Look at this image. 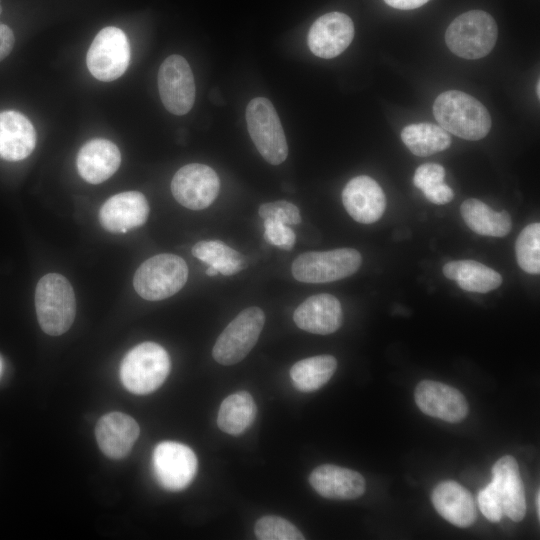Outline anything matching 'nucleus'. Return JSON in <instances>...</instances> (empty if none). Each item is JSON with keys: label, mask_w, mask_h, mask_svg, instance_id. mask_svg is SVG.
Returning <instances> with one entry per match:
<instances>
[{"label": "nucleus", "mask_w": 540, "mask_h": 540, "mask_svg": "<svg viewBox=\"0 0 540 540\" xmlns=\"http://www.w3.org/2000/svg\"><path fill=\"white\" fill-rule=\"evenodd\" d=\"M385 3L393 8L401 10H411L421 7L429 0H384Z\"/></svg>", "instance_id": "38"}, {"label": "nucleus", "mask_w": 540, "mask_h": 540, "mask_svg": "<svg viewBox=\"0 0 540 540\" xmlns=\"http://www.w3.org/2000/svg\"><path fill=\"white\" fill-rule=\"evenodd\" d=\"M2 370H3V361H2V358L0 356V375L2 373Z\"/></svg>", "instance_id": "42"}, {"label": "nucleus", "mask_w": 540, "mask_h": 540, "mask_svg": "<svg viewBox=\"0 0 540 540\" xmlns=\"http://www.w3.org/2000/svg\"><path fill=\"white\" fill-rule=\"evenodd\" d=\"M188 279V266L178 255L163 253L144 261L136 270L133 286L145 300L158 301L176 294Z\"/></svg>", "instance_id": "5"}, {"label": "nucleus", "mask_w": 540, "mask_h": 540, "mask_svg": "<svg viewBox=\"0 0 540 540\" xmlns=\"http://www.w3.org/2000/svg\"><path fill=\"white\" fill-rule=\"evenodd\" d=\"M256 416V404L246 391H239L226 397L220 405L217 425L223 432L238 436L245 432Z\"/></svg>", "instance_id": "26"}, {"label": "nucleus", "mask_w": 540, "mask_h": 540, "mask_svg": "<svg viewBox=\"0 0 540 540\" xmlns=\"http://www.w3.org/2000/svg\"><path fill=\"white\" fill-rule=\"evenodd\" d=\"M436 511L448 522L465 528L477 517L471 493L455 481H443L436 485L431 495Z\"/></svg>", "instance_id": "23"}, {"label": "nucleus", "mask_w": 540, "mask_h": 540, "mask_svg": "<svg viewBox=\"0 0 540 540\" xmlns=\"http://www.w3.org/2000/svg\"><path fill=\"white\" fill-rule=\"evenodd\" d=\"M354 24L341 12H329L312 24L307 37L311 52L324 59L340 55L352 42Z\"/></svg>", "instance_id": "13"}, {"label": "nucleus", "mask_w": 540, "mask_h": 540, "mask_svg": "<svg viewBox=\"0 0 540 540\" xmlns=\"http://www.w3.org/2000/svg\"><path fill=\"white\" fill-rule=\"evenodd\" d=\"M265 323L259 307L242 310L217 338L212 356L221 365H233L243 360L258 341Z\"/></svg>", "instance_id": "8"}, {"label": "nucleus", "mask_w": 540, "mask_h": 540, "mask_svg": "<svg viewBox=\"0 0 540 540\" xmlns=\"http://www.w3.org/2000/svg\"><path fill=\"white\" fill-rule=\"evenodd\" d=\"M519 267L529 274L540 273V224L531 223L519 234L515 242Z\"/></svg>", "instance_id": "30"}, {"label": "nucleus", "mask_w": 540, "mask_h": 540, "mask_svg": "<svg viewBox=\"0 0 540 540\" xmlns=\"http://www.w3.org/2000/svg\"><path fill=\"white\" fill-rule=\"evenodd\" d=\"M138 423L129 415L111 412L101 417L95 427L100 450L111 459L126 457L139 437Z\"/></svg>", "instance_id": "18"}, {"label": "nucleus", "mask_w": 540, "mask_h": 540, "mask_svg": "<svg viewBox=\"0 0 540 540\" xmlns=\"http://www.w3.org/2000/svg\"><path fill=\"white\" fill-rule=\"evenodd\" d=\"M362 263L353 248L311 251L300 254L292 263V275L303 283H328L354 274Z\"/></svg>", "instance_id": "7"}, {"label": "nucleus", "mask_w": 540, "mask_h": 540, "mask_svg": "<svg viewBox=\"0 0 540 540\" xmlns=\"http://www.w3.org/2000/svg\"><path fill=\"white\" fill-rule=\"evenodd\" d=\"M414 396L423 413L446 422H460L468 413L464 395L456 388L438 381H420Z\"/></svg>", "instance_id": "14"}, {"label": "nucleus", "mask_w": 540, "mask_h": 540, "mask_svg": "<svg viewBox=\"0 0 540 540\" xmlns=\"http://www.w3.org/2000/svg\"><path fill=\"white\" fill-rule=\"evenodd\" d=\"M478 505L481 513L491 522H499L504 515L500 496L492 482L479 491Z\"/></svg>", "instance_id": "34"}, {"label": "nucleus", "mask_w": 540, "mask_h": 540, "mask_svg": "<svg viewBox=\"0 0 540 540\" xmlns=\"http://www.w3.org/2000/svg\"><path fill=\"white\" fill-rule=\"evenodd\" d=\"M293 320L304 331L328 335L337 331L342 325V307L339 300L331 294H315L296 308Z\"/></svg>", "instance_id": "17"}, {"label": "nucleus", "mask_w": 540, "mask_h": 540, "mask_svg": "<svg viewBox=\"0 0 540 540\" xmlns=\"http://www.w3.org/2000/svg\"><path fill=\"white\" fill-rule=\"evenodd\" d=\"M36 146V131L23 114L14 110L0 112V158L20 161Z\"/></svg>", "instance_id": "22"}, {"label": "nucleus", "mask_w": 540, "mask_h": 540, "mask_svg": "<svg viewBox=\"0 0 540 540\" xmlns=\"http://www.w3.org/2000/svg\"><path fill=\"white\" fill-rule=\"evenodd\" d=\"M245 115L249 135L260 155L272 165L284 162L288 156L286 136L270 100L252 99Z\"/></svg>", "instance_id": "6"}, {"label": "nucleus", "mask_w": 540, "mask_h": 540, "mask_svg": "<svg viewBox=\"0 0 540 540\" xmlns=\"http://www.w3.org/2000/svg\"><path fill=\"white\" fill-rule=\"evenodd\" d=\"M192 254L225 276L234 275L245 267L243 256L219 240L197 242Z\"/></svg>", "instance_id": "29"}, {"label": "nucleus", "mask_w": 540, "mask_h": 540, "mask_svg": "<svg viewBox=\"0 0 540 540\" xmlns=\"http://www.w3.org/2000/svg\"><path fill=\"white\" fill-rule=\"evenodd\" d=\"M309 482L319 495L335 500L356 499L366 488L360 473L331 464L316 467L309 476Z\"/></svg>", "instance_id": "19"}, {"label": "nucleus", "mask_w": 540, "mask_h": 540, "mask_svg": "<svg viewBox=\"0 0 540 540\" xmlns=\"http://www.w3.org/2000/svg\"><path fill=\"white\" fill-rule=\"evenodd\" d=\"M254 532L260 540H303L305 537L288 520L279 516L268 515L260 518L254 526Z\"/></svg>", "instance_id": "31"}, {"label": "nucleus", "mask_w": 540, "mask_h": 540, "mask_svg": "<svg viewBox=\"0 0 540 540\" xmlns=\"http://www.w3.org/2000/svg\"><path fill=\"white\" fill-rule=\"evenodd\" d=\"M258 212L263 220L273 219L286 225H297L301 222L298 207L288 201L264 203L259 207Z\"/></svg>", "instance_id": "32"}, {"label": "nucleus", "mask_w": 540, "mask_h": 540, "mask_svg": "<svg viewBox=\"0 0 540 540\" xmlns=\"http://www.w3.org/2000/svg\"><path fill=\"white\" fill-rule=\"evenodd\" d=\"M14 42L15 38L12 30L7 25L0 23V61L12 51Z\"/></svg>", "instance_id": "37"}, {"label": "nucleus", "mask_w": 540, "mask_h": 540, "mask_svg": "<svg viewBox=\"0 0 540 540\" xmlns=\"http://www.w3.org/2000/svg\"><path fill=\"white\" fill-rule=\"evenodd\" d=\"M152 461L158 483L169 491L185 489L197 472L195 453L190 447L178 442L159 443L154 449Z\"/></svg>", "instance_id": "11"}, {"label": "nucleus", "mask_w": 540, "mask_h": 540, "mask_svg": "<svg viewBox=\"0 0 540 540\" xmlns=\"http://www.w3.org/2000/svg\"><path fill=\"white\" fill-rule=\"evenodd\" d=\"M433 114L444 130L466 140H480L491 128L486 107L471 95L450 90L434 101Z\"/></svg>", "instance_id": "1"}, {"label": "nucleus", "mask_w": 540, "mask_h": 540, "mask_svg": "<svg viewBox=\"0 0 540 540\" xmlns=\"http://www.w3.org/2000/svg\"><path fill=\"white\" fill-rule=\"evenodd\" d=\"M423 194L427 200L437 205L447 204L454 198L453 190L444 182L423 191Z\"/></svg>", "instance_id": "36"}, {"label": "nucleus", "mask_w": 540, "mask_h": 540, "mask_svg": "<svg viewBox=\"0 0 540 540\" xmlns=\"http://www.w3.org/2000/svg\"><path fill=\"white\" fill-rule=\"evenodd\" d=\"M149 215L146 197L138 191L116 194L105 201L99 211L102 227L111 233H125L142 226Z\"/></svg>", "instance_id": "16"}, {"label": "nucleus", "mask_w": 540, "mask_h": 540, "mask_svg": "<svg viewBox=\"0 0 540 540\" xmlns=\"http://www.w3.org/2000/svg\"><path fill=\"white\" fill-rule=\"evenodd\" d=\"M264 229V238L269 244L284 250L293 248L296 235L288 225L273 219H265Z\"/></svg>", "instance_id": "33"}, {"label": "nucleus", "mask_w": 540, "mask_h": 540, "mask_svg": "<svg viewBox=\"0 0 540 540\" xmlns=\"http://www.w3.org/2000/svg\"><path fill=\"white\" fill-rule=\"evenodd\" d=\"M500 496L503 513L513 521L526 514V499L519 466L510 455L501 457L492 467L491 481Z\"/></svg>", "instance_id": "20"}, {"label": "nucleus", "mask_w": 540, "mask_h": 540, "mask_svg": "<svg viewBox=\"0 0 540 540\" xmlns=\"http://www.w3.org/2000/svg\"><path fill=\"white\" fill-rule=\"evenodd\" d=\"M442 271L446 278L469 292L487 293L498 288L503 280L497 271L475 260L451 261Z\"/></svg>", "instance_id": "24"}, {"label": "nucleus", "mask_w": 540, "mask_h": 540, "mask_svg": "<svg viewBox=\"0 0 540 540\" xmlns=\"http://www.w3.org/2000/svg\"><path fill=\"white\" fill-rule=\"evenodd\" d=\"M445 169L436 163H425L420 165L414 174V185L422 192L444 182Z\"/></svg>", "instance_id": "35"}, {"label": "nucleus", "mask_w": 540, "mask_h": 540, "mask_svg": "<svg viewBox=\"0 0 540 540\" xmlns=\"http://www.w3.org/2000/svg\"><path fill=\"white\" fill-rule=\"evenodd\" d=\"M536 91H537V96L539 97L540 96V82L539 81L537 82V85H536Z\"/></svg>", "instance_id": "41"}, {"label": "nucleus", "mask_w": 540, "mask_h": 540, "mask_svg": "<svg viewBox=\"0 0 540 540\" xmlns=\"http://www.w3.org/2000/svg\"><path fill=\"white\" fill-rule=\"evenodd\" d=\"M497 35V24L489 13L471 10L450 23L445 41L455 55L472 60L488 55L496 44Z\"/></svg>", "instance_id": "4"}, {"label": "nucleus", "mask_w": 540, "mask_h": 540, "mask_svg": "<svg viewBox=\"0 0 540 540\" xmlns=\"http://www.w3.org/2000/svg\"><path fill=\"white\" fill-rule=\"evenodd\" d=\"M337 360L332 355H318L296 362L290 369L294 387L302 392H313L324 386L333 376Z\"/></svg>", "instance_id": "27"}, {"label": "nucleus", "mask_w": 540, "mask_h": 540, "mask_svg": "<svg viewBox=\"0 0 540 540\" xmlns=\"http://www.w3.org/2000/svg\"><path fill=\"white\" fill-rule=\"evenodd\" d=\"M218 273H219V272H218L216 269H214L213 267H211V266H209V267L207 268V270H206V274H207L208 276H216Z\"/></svg>", "instance_id": "39"}, {"label": "nucleus", "mask_w": 540, "mask_h": 540, "mask_svg": "<svg viewBox=\"0 0 540 540\" xmlns=\"http://www.w3.org/2000/svg\"><path fill=\"white\" fill-rule=\"evenodd\" d=\"M35 308L40 327L46 334L65 333L76 313L75 294L69 281L57 273L43 276L36 286Z\"/></svg>", "instance_id": "2"}, {"label": "nucleus", "mask_w": 540, "mask_h": 540, "mask_svg": "<svg viewBox=\"0 0 540 540\" xmlns=\"http://www.w3.org/2000/svg\"><path fill=\"white\" fill-rule=\"evenodd\" d=\"M121 154L118 147L103 138L85 143L77 154L76 166L88 183L99 184L110 178L119 168Z\"/></svg>", "instance_id": "21"}, {"label": "nucleus", "mask_w": 540, "mask_h": 540, "mask_svg": "<svg viewBox=\"0 0 540 540\" xmlns=\"http://www.w3.org/2000/svg\"><path fill=\"white\" fill-rule=\"evenodd\" d=\"M460 212L466 225L479 235L504 237L512 227L507 211L496 212L475 198L465 200L460 206Z\"/></svg>", "instance_id": "25"}, {"label": "nucleus", "mask_w": 540, "mask_h": 540, "mask_svg": "<svg viewBox=\"0 0 540 540\" xmlns=\"http://www.w3.org/2000/svg\"><path fill=\"white\" fill-rule=\"evenodd\" d=\"M1 12H2V6H1V2H0V14H1Z\"/></svg>", "instance_id": "43"}, {"label": "nucleus", "mask_w": 540, "mask_h": 540, "mask_svg": "<svg viewBox=\"0 0 540 540\" xmlns=\"http://www.w3.org/2000/svg\"><path fill=\"white\" fill-rule=\"evenodd\" d=\"M342 202L347 213L362 224L378 221L386 208V197L382 188L366 175L349 180L342 191Z\"/></svg>", "instance_id": "15"}, {"label": "nucleus", "mask_w": 540, "mask_h": 540, "mask_svg": "<svg viewBox=\"0 0 540 540\" xmlns=\"http://www.w3.org/2000/svg\"><path fill=\"white\" fill-rule=\"evenodd\" d=\"M158 90L164 107L174 115L188 113L195 101V81L186 59L180 55H170L161 64L158 76Z\"/></svg>", "instance_id": "10"}, {"label": "nucleus", "mask_w": 540, "mask_h": 540, "mask_svg": "<svg viewBox=\"0 0 540 540\" xmlns=\"http://www.w3.org/2000/svg\"><path fill=\"white\" fill-rule=\"evenodd\" d=\"M401 139L416 156L425 157L447 149L451 136L442 127L431 123H418L406 126Z\"/></svg>", "instance_id": "28"}, {"label": "nucleus", "mask_w": 540, "mask_h": 540, "mask_svg": "<svg viewBox=\"0 0 540 540\" xmlns=\"http://www.w3.org/2000/svg\"><path fill=\"white\" fill-rule=\"evenodd\" d=\"M126 34L117 27H105L92 41L86 56L87 67L96 79L113 81L124 74L130 62Z\"/></svg>", "instance_id": "9"}, {"label": "nucleus", "mask_w": 540, "mask_h": 540, "mask_svg": "<svg viewBox=\"0 0 540 540\" xmlns=\"http://www.w3.org/2000/svg\"><path fill=\"white\" fill-rule=\"evenodd\" d=\"M170 367L169 355L161 345L143 342L124 356L120 365V378L128 391L145 395L163 384Z\"/></svg>", "instance_id": "3"}, {"label": "nucleus", "mask_w": 540, "mask_h": 540, "mask_svg": "<svg viewBox=\"0 0 540 540\" xmlns=\"http://www.w3.org/2000/svg\"><path fill=\"white\" fill-rule=\"evenodd\" d=\"M220 180L209 166L191 163L181 167L173 176L171 191L176 201L191 210H202L216 199Z\"/></svg>", "instance_id": "12"}, {"label": "nucleus", "mask_w": 540, "mask_h": 540, "mask_svg": "<svg viewBox=\"0 0 540 540\" xmlns=\"http://www.w3.org/2000/svg\"><path fill=\"white\" fill-rule=\"evenodd\" d=\"M539 500H540V495H539V491L537 492L536 494V500H535V505H536V510H537V515L538 517L540 516V503H539Z\"/></svg>", "instance_id": "40"}]
</instances>
